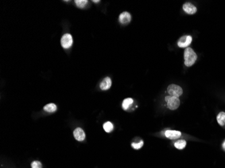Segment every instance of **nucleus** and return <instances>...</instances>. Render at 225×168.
<instances>
[{
    "label": "nucleus",
    "instance_id": "1",
    "mask_svg": "<svg viewBox=\"0 0 225 168\" xmlns=\"http://www.w3.org/2000/svg\"><path fill=\"white\" fill-rule=\"evenodd\" d=\"M197 56L192 48H187L184 51L185 65L187 67H191L197 60Z\"/></svg>",
    "mask_w": 225,
    "mask_h": 168
},
{
    "label": "nucleus",
    "instance_id": "2",
    "mask_svg": "<svg viewBox=\"0 0 225 168\" xmlns=\"http://www.w3.org/2000/svg\"><path fill=\"white\" fill-rule=\"evenodd\" d=\"M165 101L167 104L168 108L171 110H177L180 106V100L179 97L169 96L165 97Z\"/></svg>",
    "mask_w": 225,
    "mask_h": 168
},
{
    "label": "nucleus",
    "instance_id": "3",
    "mask_svg": "<svg viewBox=\"0 0 225 168\" xmlns=\"http://www.w3.org/2000/svg\"><path fill=\"white\" fill-rule=\"evenodd\" d=\"M167 92L170 96L179 97L183 93V89L179 85L170 84L167 88Z\"/></svg>",
    "mask_w": 225,
    "mask_h": 168
},
{
    "label": "nucleus",
    "instance_id": "4",
    "mask_svg": "<svg viewBox=\"0 0 225 168\" xmlns=\"http://www.w3.org/2000/svg\"><path fill=\"white\" fill-rule=\"evenodd\" d=\"M73 43V38L71 34H65L61 39V45L64 49H69Z\"/></svg>",
    "mask_w": 225,
    "mask_h": 168
},
{
    "label": "nucleus",
    "instance_id": "5",
    "mask_svg": "<svg viewBox=\"0 0 225 168\" xmlns=\"http://www.w3.org/2000/svg\"><path fill=\"white\" fill-rule=\"evenodd\" d=\"M192 41V37L191 36L186 35V36H183L179 38V41L177 42V45L181 48L188 47V46L191 44Z\"/></svg>",
    "mask_w": 225,
    "mask_h": 168
},
{
    "label": "nucleus",
    "instance_id": "6",
    "mask_svg": "<svg viewBox=\"0 0 225 168\" xmlns=\"http://www.w3.org/2000/svg\"><path fill=\"white\" fill-rule=\"evenodd\" d=\"M183 10L188 14H195L197 11L196 7L192 3L186 2L183 6Z\"/></svg>",
    "mask_w": 225,
    "mask_h": 168
},
{
    "label": "nucleus",
    "instance_id": "7",
    "mask_svg": "<svg viewBox=\"0 0 225 168\" xmlns=\"http://www.w3.org/2000/svg\"><path fill=\"white\" fill-rule=\"evenodd\" d=\"M73 136L75 139L78 141H82L86 138L84 131L81 128H77L73 131Z\"/></svg>",
    "mask_w": 225,
    "mask_h": 168
},
{
    "label": "nucleus",
    "instance_id": "8",
    "mask_svg": "<svg viewBox=\"0 0 225 168\" xmlns=\"http://www.w3.org/2000/svg\"><path fill=\"white\" fill-rule=\"evenodd\" d=\"M119 20L121 24H128V23H130L131 21L130 14L129 12H127V11L122 12L121 14L119 15Z\"/></svg>",
    "mask_w": 225,
    "mask_h": 168
},
{
    "label": "nucleus",
    "instance_id": "9",
    "mask_svg": "<svg viewBox=\"0 0 225 168\" xmlns=\"http://www.w3.org/2000/svg\"><path fill=\"white\" fill-rule=\"evenodd\" d=\"M181 136L180 131L168 130L165 132V136L170 139H177Z\"/></svg>",
    "mask_w": 225,
    "mask_h": 168
},
{
    "label": "nucleus",
    "instance_id": "10",
    "mask_svg": "<svg viewBox=\"0 0 225 168\" xmlns=\"http://www.w3.org/2000/svg\"><path fill=\"white\" fill-rule=\"evenodd\" d=\"M112 85V81L110 77H107L102 81L101 83L100 84V88L102 90H107L111 87Z\"/></svg>",
    "mask_w": 225,
    "mask_h": 168
},
{
    "label": "nucleus",
    "instance_id": "11",
    "mask_svg": "<svg viewBox=\"0 0 225 168\" xmlns=\"http://www.w3.org/2000/svg\"><path fill=\"white\" fill-rule=\"evenodd\" d=\"M133 103H134L133 99L131 98V97H127V98H126L123 100L122 103V108H123V110H127Z\"/></svg>",
    "mask_w": 225,
    "mask_h": 168
},
{
    "label": "nucleus",
    "instance_id": "12",
    "mask_svg": "<svg viewBox=\"0 0 225 168\" xmlns=\"http://www.w3.org/2000/svg\"><path fill=\"white\" fill-rule=\"evenodd\" d=\"M217 122L220 126H224L225 125V112H221L217 116Z\"/></svg>",
    "mask_w": 225,
    "mask_h": 168
},
{
    "label": "nucleus",
    "instance_id": "13",
    "mask_svg": "<svg viewBox=\"0 0 225 168\" xmlns=\"http://www.w3.org/2000/svg\"><path fill=\"white\" fill-rule=\"evenodd\" d=\"M44 110L48 112H54L57 110V106L55 104H48L45 105L43 108Z\"/></svg>",
    "mask_w": 225,
    "mask_h": 168
},
{
    "label": "nucleus",
    "instance_id": "14",
    "mask_svg": "<svg viewBox=\"0 0 225 168\" xmlns=\"http://www.w3.org/2000/svg\"><path fill=\"white\" fill-rule=\"evenodd\" d=\"M186 146V141L185 140H178L175 143H174V147H175L178 149H183Z\"/></svg>",
    "mask_w": 225,
    "mask_h": 168
},
{
    "label": "nucleus",
    "instance_id": "15",
    "mask_svg": "<svg viewBox=\"0 0 225 168\" xmlns=\"http://www.w3.org/2000/svg\"><path fill=\"white\" fill-rule=\"evenodd\" d=\"M103 128L107 132H111L113 130V124L111 122H107L103 124Z\"/></svg>",
    "mask_w": 225,
    "mask_h": 168
},
{
    "label": "nucleus",
    "instance_id": "16",
    "mask_svg": "<svg viewBox=\"0 0 225 168\" xmlns=\"http://www.w3.org/2000/svg\"><path fill=\"white\" fill-rule=\"evenodd\" d=\"M75 3L77 7H80V8H83L87 4L88 1L87 0H76Z\"/></svg>",
    "mask_w": 225,
    "mask_h": 168
},
{
    "label": "nucleus",
    "instance_id": "17",
    "mask_svg": "<svg viewBox=\"0 0 225 168\" xmlns=\"http://www.w3.org/2000/svg\"><path fill=\"white\" fill-rule=\"evenodd\" d=\"M143 140H141L139 143H131V147H132L135 149H139L143 146Z\"/></svg>",
    "mask_w": 225,
    "mask_h": 168
},
{
    "label": "nucleus",
    "instance_id": "18",
    "mask_svg": "<svg viewBox=\"0 0 225 168\" xmlns=\"http://www.w3.org/2000/svg\"><path fill=\"white\" fill-rule=\"evenodd\" d=\"M32 168H42V163L38 161H34L31 163Z\"/></svg>",
    "mask_w": 225,
    "mask_h": 168
},
{
    "label": "nucleus",
    "instance_id": "19",
    "mask_svg": "<svg viewBox=\"0 0 225 168\" xmlns=\"http://www.w3.org/2000/svg\"><path fill=\"white\" fill-rule=\"evenodd\" d=\"M223 149L225 150V141L224 142V143L223 144Z\"/></svg>",
    "mask_w": 225,
    "mask_h": 168
},
{
    "label": "nucleus",
    "instance_id": "20",
    "mask_svg": "<svg viewBox=\"0 0 225 168\" xmlns=\"http://www.w3.org/2000/svg\"><path fill=\"white\" fill-rule=\"evenodd\" d=\"M100 1H93V2H95V3H98V2H99Z\"/></svg>",
    "mask_w": 225,
    "mask_h": 168
}]
</instances>
